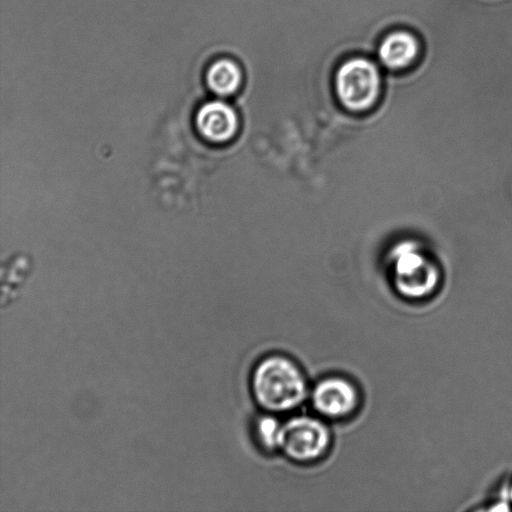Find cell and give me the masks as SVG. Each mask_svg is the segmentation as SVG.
<instances>
[{"label":"cell","instance_id":"6da1fadb","mask_svg":"<svg viewBox=\"0 0 512 512\" xmlns=\"http://www.w3.org/2000/svg\"><path fill=\"white\" fill-rule=\"evenodd\" d=\"M251 388L255 401L273 413L291 411L308 395V386L300 368L289 358L273 355L256 365Z\"/></svg>","mask_w":512,"mask_h":512},{"label":"cell","instance_id":"7a4b0ae2","mask_svg":"<svg viewBox=\"0 0 512 512\" xmlns=\"http://www.w3.org/2000/svg\"><path fill=\"white\" fill-rule=\"evenodd\" d=\"M394 284L409 299L431 296L441 285L444 271L439 260L415 241H403L392 251Z\"/></svg>","mask_w":512,"mask_h":512},{"label":"cell","instance_id":"3957f363","mask_svg":"<svg viewBox=\"0 0 512 512\" xmlns=\"http://www.w3.org/2000/svg\"><path fill=\"white\" fill-rule=\"evenodd\" d=\"M377 66L363 57L343 62L335 75V89L342 104L350 110L361 111L370 107L380 88Z\"/></svg>","mask_w":512,"mask_h":512},{"label":"cell","instance_id":"277c9868","mask_svg":"<svg viewBox=\"0 0 512 512\" xmlns=\"http://www.w3.org/2000/svg\"><path fill=\"white\" fill-rule=\"evenodd\" d=\"M329 444V430L318 418L299 415L282 425L279 449L294 461L316 460L325 454Z\"/></svg>","mask_w":512,"mask_h":512},{"label":"cell","instance_id":"5b68a950","mask_svg":"<svg viewBox=\"0 0 512 512\" xmlns=\"http://www.w3.org/2000/svg\"><path fill=\"white\" fill-rule=\"evenodd\" d=\"M355 386L339 376L323 378L311 392V403L320 415L335 419L351 414L358 405Z\"/></svg>","mask_w":512,"mask_h":512},{"label":"cell","instance_id":"8992f818","mask_svg":"<svg viewBox=\"0 0 512 512\" xmlns=\"http://www.w3.org/2000/svg\"><path fill=\"white\" fill-rule=\"evenodd\" d=\"M196 124L201 134L214 142L231 138L237 128V117L233 109L224 102L211 101L197 113Z\"/></svg>","mask_w":512,"mask_h":512},{"label":"cell","instance_id":"52a82bcc","mask_svg":"<svg viewBox=\"0 0 512 512\" xmlns=\"http://www.w3.org/2000/svg\"><path fill=\"white\" fill-rule=\"evenodd\" d=\"M419 51L420 44L414 34L397 30L383 38L378 47V57L387 68L400 70L414 63Z\"/></svg>","mask_w":512,"mask_h":512},{"label":"cell","instance_id":"ba28073f","mask_svg":"<svg viewBox=\"0 0 512 512\" xmlns=\"http://www.w3.org/2000/svg\"><path fill=\"white\" fill-rule=\"evenodd\" d=\"M242 79L238 64L230 59H219L212 63L207 71L206 80L209 88L218 95L227 96L234 93Z\"/></svg>","mask_w":512,"mask_h":512},{"label":"cell","instance_id":"9c48e42d","mask_svg":"<svg viewBox=\"0 0 512 512\" xmlns=\"http://www.w3.org/2000/svg\"><path fill=\"white\" fill-rule=\"evenodd\" d=\"M282 425L283 423L272 415H263L257 420L256 435L264 448L279 449Z\"/></svg>","mask_w":512,"mask_h":512},{"label":"cell","instance_id":"30bf717a","mask_svg":"<svg viewBox=\"0 0 512 512\" xmlns=\"http://www.w3.org/2000/svg\"><path fill=\"white\" fill-rule=\"evenodd\" d=\"M509 497H510V500L512 501V484L509 488Z\"/></svg>","mask_w":512,"mask_h":512}]
</instances>
